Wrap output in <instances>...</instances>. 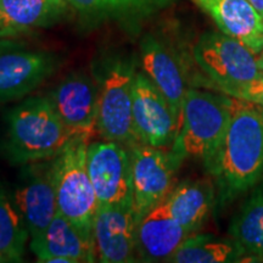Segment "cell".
<instances>
[{
	"mask_svg": "<svg viewBox=\"0 0 263 263\" xmlns=\"http://www.w3.org/2000/svg\"><path fill=\"white\" fill-rule=\"evenodd\" d=\"M233 98V97H232ZM206 170L216 179L219 206L259 185L263 180V108L233 98L230 122Z\"/></svg>",
	"mask_w": 263,
	"mask_h": 263,
	"instance_id": "6da1fadb",
	"label": "cell"
},
{
	"mask_svg": "<svg viewBox=\"0 0 263 263\" xmlns=\"http://www.w3.org/2000/svg\"><path fill=\"white\" fill-rule=\"evenodd\" d=\"M73 138L49 97H31L6 112L0 150L10 163L26 166L54 159Z\"/></svg>",
	"mask_w": 263,
	"mask_h": 263,
	"instance_id": "7a4b0ae2",
	"label": "cell"
},
{
	"mask_svg": "<svg viewBox=\"0 0 263 263\" xmlns=\"http://www.w3.org/2000/svg\"><path fill=\"white\" fill-rule=\"evenodd\" d=\"M232 110V97L188 88L183 100L178 133L171 149L178 166L188 159L201 161L206 166L221 145Z\"/></svg>",
	"mask_w": 263,
	"mask_h": 263,
	"instance_id": "3957f363",
	"label": "cell"
},
{
	"mask_svg": "<svg viewBox=\"0 0 263 263\" xmlns=\"http://www.w3.org/2000/svg\"><path fill=\"white\" fill-rule=\"evenodd\" d=\"M137 61L136 57L108 54L93 67L99 93L97 130L103 139L128 146L137 143L132 124Z\"/></svg>",
	"mask_w": 263,
	"mask_h": 263,
	"instance_id": "277c9868",
	"label": "cell"
},
{
	"mask_svg": "<svg viewBox=\"0 0 263 263\" xmlns=\"http://www.w3.org/2000/svg\"><path fill=\"white\" fill-rule=\"evenodd\" d=\"M89 140V137L76 136L54 157V178L58 212L84 235L93 238L91 228L99 203L87 168Z\"/></svg>",
	"mask_w": 263,
	"mask_h": 263,
	"instance_id": "5b68a950",
	"label": "cell"
},
{
	"mask_svg": "<svg viewBox=\"0 0 263 263\" xmlns=\"http://www.w3.org/2000/svg\"><path fill=\"white\" fill-rule=\"evenodd\" d=\"M194 59L212 87L229 97L263 76L257 55L222 32L203 33L194 47Z\"/></svg>",
	"mask_w": 263,
	"mask_h": 263,
	"instance_id": "8992f818",
	"label": "cell"
},
{
	"mask_svg": "<svg viewBox=\"0 0 263 263\" xmlns=\"http://www.w3.org/2000/svg\"><path fill=\"white\" fill-rule=\"evenodd\" d=\"M58 67L57 55L0 38V106L27 97Z\"/></svg>",
	"mask_w": 263,
	"mask_h": 263,
	"instance_id": "52a82bcc",
	"label": "cell"
},
{
	"mask_svg": "<svg viewBox=\"0 0 263 263\" xmlns=\"http://www.w3.org/2000/svg\"><path fill=\"white\" fill-rule=\"evenodd\" d=\"M129 153L133 212L138 224L172 192L174 176L179 166L172 154L157 147L136 143L129 146Z\"/></svg>",
	"mask_w": 263,
	"mask_h": 263,
	"instance_id": "ba28073f",
	"label": "cell"
},
{
	"mask_svg": "<svg viewBox=\"0 0 263 263\" xmlns=\"http://www.w3.org/2000/svg\"><path fill=\"white\" fill-rule=\"evenodd\" d=\"M87 168L99 206H132L130 153L123 144L103 140L89 143Z\"/></svg>",
	"mask_w": 263,
	"mask_h": 263,
	"instance_id": "9c48e42d",
	"label": "cell"
},
{
	"mask_svg": "<svg viewBox=\"0 0 263 263\" xmlns=\"http://www.w3.org/2000/svg\"><path fill=\"white\" fill-rule=\"evenodd\" d=\"M132 124L138 144L157 149L173 144L178 133V117L143 71L137 72L134 82Z\"/></svg>",
	"mask_w": 263,
	"mask_h": 263,
	"instance_id": "30bf717a",
	"label": "cell"
},
{
	"mask_svg": "<svg viewBox=\"0 0 263 263\" xmlns=\"http://www.w3.org/2000/svg\"><path fill=\"white\" fill-rule=\"evenodd\" d=\"M12 201L24 217L31 240L38 239L58 213L54 159L26 164Z\"/></svg>",
	"mask_w": 263,
	"mask_h": 263,
	"instance_id": "8fae6325",
	"label": "cell"
},
{
	"mask_svg": "<svg viewBox=\"0 0 263 263\" xmlns=\"http://www.w3.org/2000/svg\"><path fill=\"white\" fill-rule=\"evenodd\" d=\"M137 226L132 206H98L91 228L97 261L137 262Z\"/></svg>",
	"mask_w": 263,
	"mask_h": 263,
	"instance_id": "7c38bea8",
	"label": "cell"
},
{
	"mask_svg": "<svg viewBox=\"0 0 263 263\" xmlns=\"http://www.w3.org/2000/svg\"><path fill=\"white\" fill-rule=\"evenodd\" d=\"M98 84L95 78L73 72L51 90L49 99L68 130L73 136L91 137L97 129Z\"/></svg>",
	"mask_w": 263,
	"mask_h": 263,
	"instance_id": "4fadbf2b",
	"label": "cell"
},
{
	"mask_svg": "<svg viewBox=\"0 0 263 263\" xmlns=\"http://www.w3.org/2000/svg\"><path fill=\"white\" fill-rule=\"evenodd\" d=\"M139 61L141 70L166 97L180 121L183 100L188 87L178 55L160 39L147 34L139 44Z\"/></svg>",
	"mask_w": 263,
	"mask_h": 263,
	"instance_id": "5bb4252c",
	"label": "cell"
},
{
	"mask_svg": "<svg viewBox=\"0 0 263 263\" xmlns=\"http://www.w3.org/2000/svg\"><path fill=\"white\" fill-rule=\"evenodd\" d=\"M190 236L161 202L138 223L136 248L138 261L168 262Z\"/></svg>",
	"mask_w": 263,
	"mask_h": 263,
	"instance_id": "9a60e30c",
	"label": "cell"
},
{
	"mask_svg": "<svg viewBox=\"0 0 263 263\" xmlns=\"http://www.w3.org/2000/svg\"><path fill=\"white\" fill-rule=\"evenodd\" d=\"M29 248L43 263H88L97 261L93 238L84 235L60 213L45 232L31 240Z\"/></svg>",
	"mask_w": 263,
	"mask_h": 263,
	"instance_id": "2e32d148",
	"label": "cell"
},
{
	"mask_svg": "<svg viewBox=\"0 0 263 263\" xmlns=\"http://www.w3.org/2000/svg\"><path fill=\"white\" fill-rule=\"evenodd\" d=\"M215 20L222 33L257 55L263 49V18L248 0H194Z\"/></svg>",
	"mask_w": 263,
	"mask_h": 263,
	"instance_id": "e0dca14e",
	"label": "cell"
},
{
	"mask_svg": "<svg viewBox=\"0 0 263 263\" xmlns=\"http://www.w3.org/2000/svg\"><path fill=\"white\" fill-rule=\"evenodd\" d=\"M215 188L207 180H188L178 184L167 199V209L190 235L207 221L215 206Z\"/></svg>",
	"mask_w": 263,
	"mask_h": 263,
	"instance_id": "ac0fdd59",
	"label": "cell"
},
{
	"mask_svg": "<svg viewBox=\"0 0 263 263\" xmlns=\"http://www.w3.org/2000/svg\"><path fill=\"white\" fill-rule=\"evenodd\" d=\"M67 5V0H0V10L16 35L58 24Z\"/></svg>",
	"mask_w": 263,
	"mask_h": 263,
	"instance_id": "d6986e66",
	"label": "cell"
},
{
	"mask_svg": "<svg viewBox=\"0 0 263 263\" xmlns=\"http://www.w3.org/2000/svg\"><path fill=\"white\" fill-rule=\"evenodd\" d=\"M244 248L234 238L212 234L190 235L168 262L172 263H232L245 262Z\"/></svg>",
	"mask_w": 263,
	"mask_h": 263,
	"instance_id": "ffe728a7",
	"label": "cell"
},
{
	"mask_svg": "<svg viewBox=\"0 0 263 263\" xmlns=\"http://www.w3.org/2000/svg\"><path fill=\"white\" fill-rule=\"evenodd\" d=\"M229 233L252 262H263V185H257L230 224Z\"/></svg>",
	"mask_w": 263,
	"mask_h": 263,
	"instance_id": "44dd1931",
	"label": "cell"
},
{
	"mask_svg": "<svg viewBox=\"0 0 263 263\" xmlns=\"http://www.w3.org/2000/svg\"><path fill=\"white\" fill-rule=\"evenodd\" d=\"M87 24L128 21L143 17L153 11L157 0H67Z\"/></svg>",
	"mask_w": 263,
	"mask_h": 263,
	"instance_id": "7402d4cb",
	"label": "cell"
},
{
	"mask_svg": "<svg viewBox=\"0 0 263 263\" xmlns=\"http://www.w3.org/2000/svg\"><path fill=\"white\" fill-rule=\"evenodd\" d=\"M29 232L24 217L0 189V254L8 262H21Z\"/></svg>",
	"mask_w": 263,
	"mask_h": 263,
	"instance_id": "603a6c76",
	"label": "cell"
},
{
	"mask_svg": "<svg viewBox=\"0 0 263 263\" xmlns=\"http://www.w3.org/2000/svg\"><path fill=\"white\" fill-rule=\"evenodd\" d=\"M230 97L248 101L263 108V76L235 90Z\"/></svg>",
	"mask_w": 263,
	"mask_h": 263,
	"instance_id": "cb8c5ba5",
	"label": "cell"
},
{
	"mask_svg": "<svg viewBox=\"0 0 263 263\" xmlns=\"http://www.w3.org/2000/svg\"><path fill=\"white\" fill-rule=\"evenodd\" d=\"M10 37H16V33L14 32V29L11 28V26L9 25V22L6 21L5 16L3 15L2 10H0V38Z\"/></svg>",
	"mask_w": 263,
	"mask_h": 263,
	"instance_id": "d4e9b609",
	"label": "cell"
},
{
	"mask_svg": "<svg viewBox=\"0 0 263 263\" xmlns=\"http://www.w3.org/2000/svg\"><path fill=\"white\" fill-rule=\"evenodd\" d=\"M248 2L256 9V11L261 15L263 18V0H248Z\"/></svg>",
	"mask_w": 263,
	"mask_h": 263,
	"instance_id": "484cf974",
	"label": "cell"
},
{
	"mask_svg": "<svg viewBox=\"0 0 263 263\" xmlns=\"http://www.w3.org/2000/svg\"><path fill=\"white\" fill-rule=\"evenodd\" d=\"M257 61H258L259 68H261V71H262V73H263V49L257 54Z\"/></svg>",
	"mask_w": 263,
	"mask_h": 263,
	"instance_id": "4316f807",
	"label": "cell"
},
{
	"mask_svg": "<svg viewBox=\"0 0 263 263\" xmlns=\"http://www.w3.org/2000/svg\"><path fill=\"white\" fill-rule=\"evenodd\" d=\"M3 262H8V259H6L4 256L0 254V263H3Z\"/></svg>",
	"mask_w": 263,
	"mask_h": 263,
	"instance_id": "83f0119b",
	"label": "cell"
}]
</instances>
